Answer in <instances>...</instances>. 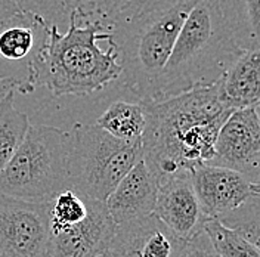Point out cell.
<instances>
[{"mask_svg": "<svg viewBox=\"0 0 260 257\" xmlns=\"http://www.w3.org/2000/svg\"><path fill=\"white\" fill-rule=\"evenodd\" d=\"M142 104V160L158 186L169 177L209 164L219 130L232 113L220 101L216 83Z\"/></svg>", "mask_w": 260, "mask_h": 257, "instance_id": "6da1fadb", "label": "cell"}, {"mask_svg": "<svg viewBox=\"0 0 260 257\" xmlns=\"http://www.w3.org/2000/svg\"><path fill=\"white\" fill-rule=\"evenodd\" d=\"M197 0H142L104 25L118 53L120 79L141 102H152L161 71Z\"/></svg>", "mask_w": 260, "mask_h": 257, "instance_id": "7a4b0ae2", "label": "cell"}, {"mask_svg": "<svg viewBox=\"0 0 260 257\" xmlns=\"http://www.w3.org/2000/svg\"><path fill=\"white\" fill-rule=\"evenodd\" d=\"M101 40H110L104 25L81 24L77 11L70 15L65 33L56 25L49 27L48 42L34 68V84H42L55 98L86 97L120 79L118 53L110 43L104 50L99 46Z\"/></svg>", "mask_w": 260, "mask_h": 257, "instance_id": "3957f363", "label": "cell"}, {"mask_svg": "<svg viewBox=\"0 0 260 257\" xmlns=\"http://www.w3.org/2000/svg\"><path fill=\"white\" fill-rule=\"evenodd\" d=\"M243 50L234 43L217 0H197L161 71L152 102L220 80Z\"/></svg>", "mask_w": 260, "mask_h": 257, "instance_id": "277c9868", "label": "cell"}, {"mask_svg": "<svg viewBox=\"0 0 260 257\" xmlns=\"http://www.w3.org/2000/svg\"><path fill=\"white\" fill-rule=\"evenodd\" d=\"M68 132L30 124L15 155L0 173V194L31 203H50L68 188Z\"/></svg>", "mask_w": 260, "mask_h": 257, "instance_id": "5b68a950", "label": "cell"}, {"mask_svg": "<svg viewBox=\"0 0 260 257\" xmlns=\"http://www.w3.org/2000/svg\"><path fill=\"white\" fill-rule=\"evenodd\" d=\"M141 160V142L120 141L96 124L76 123L68 132V188L87 198L105 203Z\"/></svg>", "mask_w": 260, "mask_h": 257, "instance_id": "8992f818", "label": "cell"}, {"mask_svg": "<svg viewBox=\"0 0 260 257\" xmlns=\"http://www.w3.org/2000/svg\"><path fill=\"white\" fill-rule=\"evenodd\" d=\"M49 25L43 18L19 12L0 27V80L15 92L34 90V68L48 42Z\"/></svg>", "mask_w": 260, "mask_h": 257, "instance_id": "52a82bcc", "label": "cell"}, {"mask_svg": "<svg viewBox=\"0 0 260 257\" xmlns=\"http://www.w3.org/2000/svg\"><path fill=\"white\" fill-rule=\"evenodd\" d=\"M49 203L0 194V253L6 257H48Z\"/></svg>", "mask_w": 260, "mask_h": 257, "instance_id": "ba28073f", "label": "cell"}, {"mask_svg": "<svg viewBox=\"0 0 260 257\" xmlns=\"http://www.w3.org/2000/svg\"><path fill=\"white\" fill-rule=\"evenodd\" d=\"M209 166L234 170L253 182L260 166V121L253 108L229 114L219 130Z\"/></svg>", "mask_w": 260, "mask_h": 257, "instance_id": "9c48e42d", "label": "cell"}, {"mask_svg": "<svg viewBox=\"0 0 260 257\" xmlns=\"http://www.w3.org/2000/svg\"><path fill=\"white\" fill-rule=\"evenodd\" d=\"M117 225L105 203L89 198L87 216L76 225L49 229L48 257H96L107 253Z\"/></svg>", "mask_w": 260, "mask_h": 257, "instance_id": "30bf717a", "label": "cell"}, {"mask_svg": "<svg viewBox=\"0 0 260 257\" xmlns=\"http://www.w3.org/2000/svg\"><path fill=\"white\" fill-rule=\"evenodd\" d=\"M191 173L183 172L162 180L152 213L183 241L201 232L206 222L210 220L201 210Z\"/></svg>", "mask_w": 260, "mask_h": 257, "instance_id": "8fae6325", "label": "cell"}, {"mask_svg": "<svg viewBox=\"0 0 260 257\" xmlns=\"http://www.w3.org/2000/svg\"><path fill=\"white\" fill-rule=\"evenodd\" d=\"M186 241L155 214L115 228L108 253L113 257H182Z\"/></svg>", "mask_w": 260, "mask_h": 257, "instance_id": "7c38bea8", "label": "cell"}, {"mask_svg": "<svg viewBox=\"0 0 260 257\" xmlns=\"http://www.w3.org/2000/svg\"><path fill=\"white\" fill-rule=\"evenodd\" d=\"M191 175L197 198L207 219H222L254 192L243 175L225 167L204 164L194 169Z\"/></svg>", "mask_w": 260, "mask_h": 257, "instance_id": "4fadbf2b", "label": "cell"}, {"mask_svg": "<svg viewBox=\"0 0 260 257\" xmlns=\"http://www.w3.org/2000/svg\"><path fill=\"white\" fill-rule=\"evenodd\" d=\"M158 194V182L146 167L145 161H138L130 172L114 188L105 201L114 223L123 225L154 213Z\"/></svg>", "mask_w": 260, "mask_h": 257, "instance_id": "5bb4252c", "label": "cell"}, {"mask_svg": "<svg viewBox=\"0 0 260 257\" xmlns=\"http://www.w3.org/2000/svg\"><path fill=\"white\" fill-rule=\"evenodd\" d=\"M216 84L228 110L254 108L260 102V50H243Z\"/></svg>", "mask_w": 260, "mask_h": 257, "instance_id": "9a60e30c", "label": "cell"}, {"mask_svg": "<svg viewBox=\"0 0 260 257\" xmlns=\"http://www.w3.org/2000/svg\"><path fill=\"white\" fill-rule=\"evenodd\" d=\"M234 43L241 50H260V0H217Z\"/></svg>", "mask_w": 260, "mask_h": 257, "instance_id": "2e32d148", "label": "cell"}, {"mask_svg": "<svg viewBox=\"0 0 260 257\" xmlns=\"http://www.w3.org/2000/svg\"><path fill=\"white\" fill-rule=\"evenodd\" d=\"M145 123V108L141 101H114L95 124L114 138L133 144L142 141Z\"/></svg>", "mask_w": 260, "mask_h": 257, "instance_id": "e0dca14e", "label": "cell"}, {"mask_svg": "<svg viewBox=\"0 0 260 257\" xmlns=\"http://www.w3.org/2000/svg\"><path fill=\"white\" fill-rule=\"evenodd\" d=\"M15 93L11 89L0 99V173L15 155L31 124L28 115L15 108Z\"/></svg>", "mask_w": 260, "mask_h": 257, "instance_id": "ac0fdd59", "label": "cell"}, {"mask_svg": "<svg viewBox=\"0 0 260 257\" xmlns=\"http://www.w3.org/2000/svg\"><path fill=\"white\" fill-rule=\"evenodd\" d=\"M89 198L67 188L49 203V229L76 225L87 216Z\"/></svg>", "mask_w": 260, "mask_h": 257, "instance_id": "d6986e66", "label": "cell"}, {"mask_svg": "<svg viewBox=\"0 0 260 257\" xmlns=\"http://www.w3.org/2000/svg\"><path fill=\"white\" fill-rule=\"evenodd\" d=\"M204 232L220 257H260V248L247 241L238 232L210 219L204 225Z\"/></svg>", "mask_w": 260, "mask_h": 257, "instance_id": "ffe728a7", "label": "cell"}, {"mask_svg": "<svg viewBox=\"0 0 260 257\" xmlns=\"http://www.w3.org/2000/svg\"><path fill=\"white\" fill-rule=\"evenodd\" d=\"M219 222L260 248V194H251L238 209L219 219Z\"/></svg>", "mask_w": 260, "mask_h": 257, "instance_id": "44dd1931", "label": "cell"}, {"mask_svg": "<svg viewBox=\"0 0 260 257\" xmlns=\"http://www.w3.org/2000/svg\"><path fill=\"white\" fill-rule=\"evenodd\" d=\"M22 12L39 15L49 27L68 25L70 15L77 11V0H16Z\"/></svg>", "mask_w": 260, "mask_h": 257, "instance_id": "7402d4cb", "label": "cell"}, {"mask_svg": "<svg viewBox=\"0 0 260 257\" xmlns=\"http://www.w3.org/2000/svg\"><path fill=\"white\" fill-rule=\"evenodd\" d=\"M142 0H77V18L81 24H108L127 8Z\"/></svg>", "mask_w": 260, "mask_h": 257, "instance_id": "603a6c76", "label": "cell"}, {"mask_svg": "<svg viewBox=\"0 0 260 257\" xmlns=\"http://www.w3.org/2000/svg\"><path fill=\"white\" fill-rule=\"evenodd\" d=\"M182 257H220L217 254V251L214 250L210 238L207 237V234L204 232V229L201 232H198L195 237L186 241L185 250L182 253Z\"/></svg>", "mask_w": 260, "mask_h": 257, "instance_id": "cb8c5ba5", "label": "cell"}, {"mask_svg": "<svg viewBox=\"0 0 260 257\" xmlns=\"http://www.w3.org/2000/svg\"><path fill=\"white\" fill-rule=\"evenodd\" d=\"M22 12L16 0H0V27L16 14Z\"/></svg>", "mask_w": 260, "mask_h": 257, "instance_id": "d4e9b609", "label": "cell"}, {"mask_svg": "<svg viewBox=\"0 0 260 257\" xmlns=\"http://www.w3.org/2000/svg\"><path fill=\"white\" fill-rule=\"evenodd\" d=\"M251 188H253V191H254V192L260 194V166H259L257 173H256V176H254L253 182H251Z\"/></svg>", "mask_w": 260, "mask_h": 257, "instance_id": "484cf974", "label": "cell"}, {"mask_svg": "<svg viewBox=\"0 0 260 257\" xmlns=\"http://www.w3.org/2000/svg\"><path fill=\"white\" fill-rule=\"evenodd\" d=\"M11 89H12V87H11L8 83H5V81L0 80V99L5 97V95H6V93L11 90Z\"/></svg>", "mask_w": 260, "mask_h": 257, "instance_id": "4316f807", "label": "cell"}, {"mask_svg": "<svg viewBox=\"0 0 260 257\" xmlns=\"http://www.w3.org/2000/svg\"><path fill=\"white\" fill-rule=\"evenodd\" d=\"M254 110V113H256V115H257V118H259V121H260V102L253 108Z\"/></svg>", "mask_w": 260, "mask_h": 257, "instance_id": "83f0119b", "label": "cell"}, {"mask_svg": "<svg viewBox=\"0 0 260 257\" xmlns=\"http://www.w3.org/2000/svg\"><path fill=\"white\" fill-rule=\"evenodd\" d=\"M96 257H113V256L107 251V253H104V254H101V256H96Z\"/></svg>", "mask_w": 260, "mask_h": 257, "instance_id": "f1b7e54d", "label": "cell"}, {"mask_svg": "<svg viewBox=\"0 0 260 257\" xmlns=\"http://www.w3.org/2000/svg\"><path fill=\"white\" fill-rule=\"evenodd\" d=\"M0 257H6V256H5V254H2V253H0Z\"/></svg>", "mask_w": 260, "mask_h": 257, "instance_id": "f546056e", "label": "cell"}]
</instances>
